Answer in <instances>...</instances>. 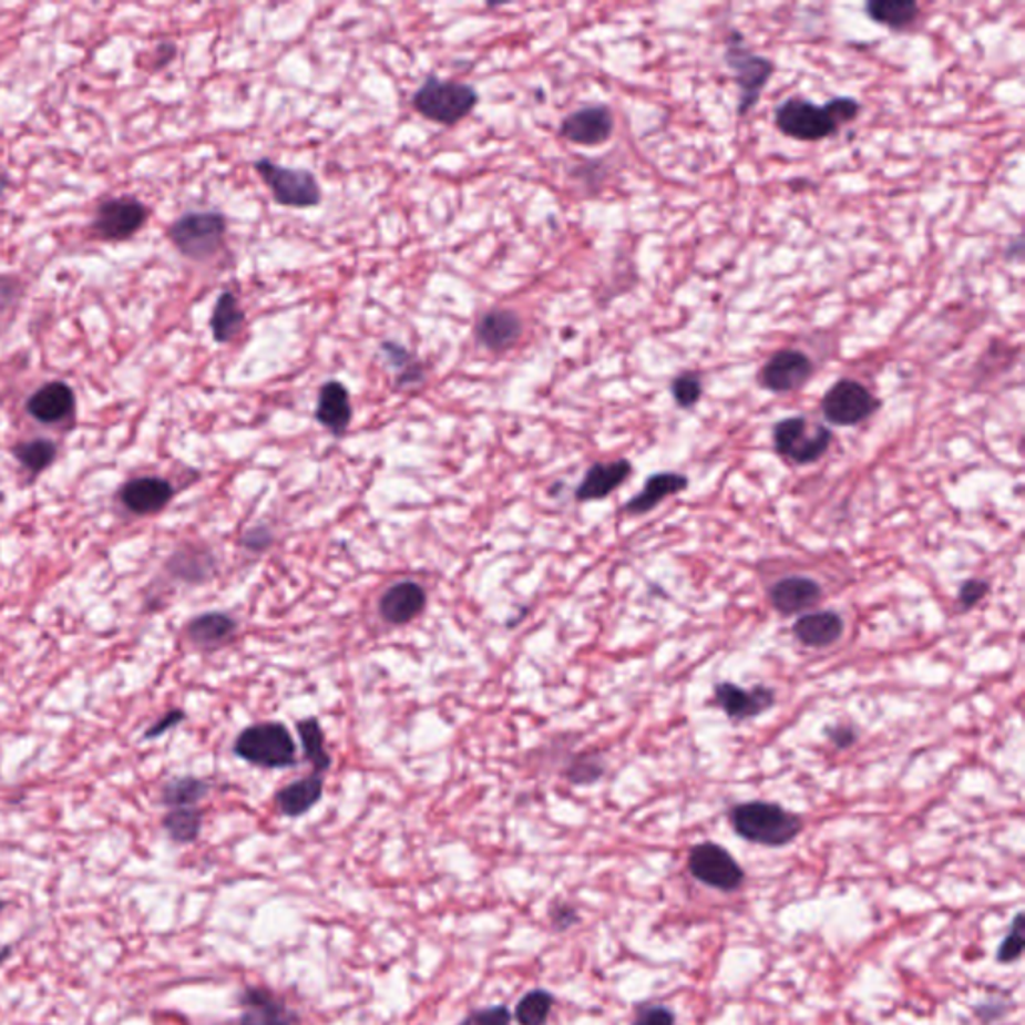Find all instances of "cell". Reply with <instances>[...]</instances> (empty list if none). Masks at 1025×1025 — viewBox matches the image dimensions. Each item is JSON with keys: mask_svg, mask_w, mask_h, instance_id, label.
Returning a JSON list of instances; mask_svg holds the SVG:
<instances>
[{"mask_svg": "<svg viewBox=\"0 0 1025 1025\" xmlns=\"http://www.w3.org/2000/svg\"><path fill=\"white\" fill-rule=\"evenodd\" d=\"M687 870L699 883L724 893H734L746 881V871L739 861L724 845L714 841H704L691 848Z\"/></svg>", "mask_w": 1025, "mask_h": 1025, "instance_id": "30bf717a", "label": "cell"}, {"mask_svg": "<svg viewBox=\"0 0 1025 1025\" xmlns=\"http://www.w3.org/2000/svg\"><path fill=\"white\" fill-rule=\"evenodd\" d=\"M511 1022L513 1015L509 1012L508 1005H491L471 1012L459 1025H511Z\"/></svg>", "mask_w": 1025, "mask_h": 1025, "instance_id": "f35d334b", "label": "cell"}, {"mask_svg": "<svg viewBox=\"0 0 1025 1025\" xmlns=\"http://www.w3.org/2000/svg\"><path fill=\"white\" fill-rule=\"evenodd\" d=\"M183 717H185L183 711H171V714L166 715L165 719H163L158 726L153 727V731H148V737H155L158 736V734H165L168 727L176 726L178 721H183Z\"/></svg>", "mask_w": 1025, "mask_h": 1025, "instance_id": "bcb514c9", "label": "cell"}, {"mask_svg": "<svg viewBox=\"0 0 1025 1025\" xmlns=\"http://www.w3.org/2000/svg\"><path fill=\"white\" fill-rule=\"evenodd\" d=\"M1025 947V927H1024V913H1015L1014 922H1012V927L1009 932L1005 935L1002 943H1000V950H997V962L1000 963H1014L1022 957Z\"/></svg>", "mask_w": 1025, "mask_h": 1025, "instance_id": "8d00e7d4", "label": "cell"}, {"mask_svg": "<svg viewBox=\"0 0 1025 1025\" xmlns=\"http://www.w3.org/2000/svg\"><path fill=\"white\" fill-rule=\"evenodd\" d=\"M715 704L724 709V714L731 721H747L756 719L761 715L771 711L777 704V695L771 687L767 685H756L751 689L739 687L731 681H721L715 685L714 689Z\"/></svg>", "mask_w": 1025, "mask_h": 1025, "instance_id": "5bb4252c", "label": "cell"}, {"mask_svg": "<svg viewBox=\"0 0 1025 1025\" xmlns=\"http://www.w3.org/2000/svg\"><path fill=\"white\" fill-rule=\"evenodd\" d=\"M11 945H4V947H0V965H4V963L9 962V960H11Z\"/></svg>", "mask_w": 1025, "mask_h": 1025, "instance_id": "7dc6e473", "label": "cell"}, {"mask_svg": "<svg viewBox=\"0 0 1025 1025\" xmlns=\"http://www.w3.org/2000/svg\"><path fill=\"white\" fill-rule=\"evenodd\" d=\"M322 791H325V776L309 773L280 788L275 796V803L285 818H300L309 813L321 801Z\"/></svg>", "mask_w": 1025, "mask_h": 1025, "instance_id": "cb8c5ba5", "label": "cell"}, {"mask_svg": "<svg viewBox=\"0 0 1025 1025\" xmlns=\"http://www.w3.org/2000/svg\"><path fill=\"white\" fill-rule=\"evenodd\" d=\"M729 823L737 836L763 848H786L803 831L798 813L773 801H746L729 809Z\"/></svg>", "mask_w": 1025, "mask_h": 1025, "instance_id": "6da1fadb", "label": "cell"}, {"mask_svg": "<svg viewBox=\"0 0 1025 1025\" xmlns=\"http://www.w3.org/2000/svg\"><path fill=\"white\" fill-rule=\"evenodd\" d=\"M17 297V280L11 277H0V309L14 303Z\"/></svg>", "mask_w": 1025, "mask_h": 1025, "instance_id": "f6af8a7d", "label": "cell"}, {"mask_svg": "<svg viewBox=\"0 0 1025 1025\" xmlns=\"http://www.w3.org/2000/svg\"><path fill=\"white\" fill-rule=\"evenodd\" d=\"M27 411L31 413L32 419L39 423L54 426L69 419L74 411L73 389L63 381H52V383L42 385L37 393H32Z\"/></svg>", "mask_w": 1025, "mask_h": 1025, "instance_id": "603a6c76", "label": "cell"}, {"mask_svg": "<svg viewBox=\"0 0 1025 1025\" xmlns=\"http://www.w3.org/2000/svg\"><path fill=\"white\" fill-rule=\"evenodd\" d=\"M163 828L175 843L187 845L198 839L203 828V813L197 808L171 809L163 819Z\"/></svg>", "mask_w": 1025, "mask_h": 1025, "instance_id": "4dcf8cb0", "label": "cell"}, {"mask_svg": "<svg viewBox=\"0 0 1025 1025\" xmlns=\"http://www.w3.org/2000/svg\"><path fill=\"white\" fill-rule=\"evenodd\" d=\"M9 908V901L0 900V913L4 912Z\"/></svg>", "mask_w": 1025, "mask_h": 1025, "instance_id": "c3c4849f", "label": "cell"}, {"mask_svg": "<svg viewBox=\"0 0 1025 1025\" xmlns=\"http://www.w3.org/2000/svg\"><path fill=\"white\" fill-rule=\"evenodd\" d=\"M833 433L826 426H811L808 417L793 414L777 421L773 427V447L779 457L793 465H813L826 455Z\"/></svg>", "mask_w": 1025, "mask_h": 1025, "instance_id": "52a82bcc", "label": "cell"}, {"mask_svg": "<svg viewBox=\"0 0 1025 1025\" xmlns=\"http://www.w3.org/2000/svg\"><path fill=\"white\" fill-rule=\"evenodd\" d=\"M245 319H247V315L243 311V307L238 305L237 297L230 290H223L218 295L215 307H213L211 322H208L215 342L225 345V342L233 341L240 332V329L245 327Z\"/></svg>", "mask_w": 1025, "mask_h": 1025, "instance_id": "83f0119b", "label": "cell"}, {"mask_svg": "<svg viewBox=\"0 0 1025 1025\" xmlns=\"http://www.w3.org/2000/svg\"><path fill=\"white\" fill-rule=\"evenodd\" d=\"M689 488V476L677 471H662L647 476L642 491L625 503V515L629 517H642L652 513L662 505L665 499L681 495L685 489Z\"/></svg>", "mask_w": 1025, "mask_h": 1025, "instance_id": "ffe728a7", "label": "cell"}, {"mask_svg": "<svg viewBox=\"0 0 1025 1025\" xmlns=\"http://www.w3.org/2000/svg\"><path fill=\"white\" fill-rule=\"evenodd\" d=\"M175 495L173 485L158 476H141L123 488V503L139 515H151L165 508Z\"/></svg>", "mask_w": 1025, "mask_h": 1025, "instance_id": "d4e9b609", "label": "cell"}, {"mask_svg": "<svg viewBox=\"0 0 1025 1025\" xmlns=\"http://www.w3.org/2000/svg\"><path fill=\"white\" fill-rule=\"evenodd\" d=\"M767 599L779 615L791 617L819 605L823 599V587L806 575H789L769 587Z\"/></svg>", "mask_w": 1025, "mask_h": 1025, "instance_id": "2e32d148", "label": "cell"}, {"mask_svg": "<svg viewBox=\"0 0 1025 1025\" xmlns=\"http://www.w3.org/2000/svg\"><path fill=\"white\" fill-rule=\"evenodd\" d=\"M871 21L890 31H908L920 19V4L913 0H871L865 4Z\"/></svg>", "mask_w": 1025, "mask_h": 1025, "instance_id": "f1b7e54d", "label": "cell"}, {"mask_svg": "<svg viewBox=\"0 0 1025 1025\" xmlns=\"http://www.w3.org/2000/svg\"><path fill=\"white\" fill-rule=\"evenodd\" d=\"M881 401L855 379H839L821 399V413L836 427H855L880 411Z\"/></svg>", "mask_w": 1025, "mask_h": 1025, "instance_id": "9c48e42d", "label": "cell"}, {"mask_svg": "<svg viewBox=\"0 0 1025 1025\" xmlns=\"http://www.w3.org/2000/svg\"><path fill=\"white\" fill-rule=\"evenodd\" d=\"M255 171L280 207L312 208L321 205V185L311 171L277 165L267 156L255 161Z\"/></svg>", "mask_w": 1025, "mask_h": 1025, "instance_id": "8992f818", "label": "cell"}, {"mask_svg": "<svg viewBox=\"0 0 1025 1025\" xmlns=\"http://www.w3.org/2000/svg\"><path fill=\"white\" fill-rule=\"evenodd\" d=\"M555 997L547 990H531L517 1002L513 1017L519 1025H545L550 1019Z\"/></svg>", "mask_w": 1025, "mask_h": 1025, "instance_id": "d6a6232c", "label": "cell"}, {"mask_svg": "<svg viewBox=\"0 0 1025 1025\" xmlns=\"http://www.w3.org/2000/svg\"><path fill=\"white\" fill-rule=\"evenodd\" d=\"M379 352H381L387 367L394 373V389L397 391L426 383V365L414 352L403 347L401 342L383 341L379 347Z\"/></svg>", "mask_w": 1025, "mask_h": 1025, "instance_id": "4316f807", "label": "cell"}, {"mask_svg": "<svg viewBox=\"0 0 1025 1025\" xmlns=\"http://www.w3.org/2000/svg\"><path fill=\"white\" fill-rule=\"evenodd\" d=\"M315 419L337 439L349 431L352 421V404L347 385L335 381V379L321 385L319 397H317Z\"/></svg>", "mask_w": 1025, "mask_h": 1025, "instance_id": "44dd1931", "label": "cell"}, {"mask_svg": "<svg viewBox=\"0 0 1025 1025\" xmlns=\"http://www.w3.org/2000/svg\"><path fill=\"white\" fill-rule=\"evenodd\" d=\"M235 756L263 769H285L297 763V744L287 726L265 721L245 727L233 746Z\"/></svg>", "mask_w": 1025, "mask_h": 1025, "instance_id": "277c9868", "label": "cell"}, {"mask_svg": "<svg viewBox=\"0 0 1025 1025\" xmlns=\"http://www.w3.org/2000/svg\"><path fill=\"white\" fill-rule=\"evenodd\" d=\"M208 783L197 777H181L166 783L163 803L168 808H195L201 799L207 798Z\"/></svg>", "mask_w": 1025, "mask_h": 1025, "instance_id": "1f68e13d", "label": "cell"}, {"mask_svg": "<svg viewBox=\"0 0 1025 1025\" xmlns=\"http://www.w3.org/2000/svg\"><path fill=\"white\" fill-rule=\"evenodd\" d=\"M238 1005L243 1014L238 1025H297L299 1015L289 1005L265 987H245L238 994Z\"/></svg>", "mask_w": 1025, "mask_h": 1025, "instance_id": "9a60e30c", "label": "cell"}, {"mask_svg": "<svg viewBox=\"0 0 1025 1025\" xmlns=\"http://www.w3.org/2000/svg\"><path fill=\"white\" fill-rule=\"evenodd\" d=\"M414 111L437 125L455 126L465 121L479 104V94L471 84L443 81L429 76L411 99Z\"/></svg>", "mask_w": 1025, "mask_h": 1025, "instance_id": "7a4b0ae2", "label": "cell"}, {"mask_svg": "<svg viewBox=\"0 0 1025 1025\" xmlns=\"http://www.w3.org/2000/svg\"><path fill=\"white\" fill-rule=\"evenodd\" d=\"M580 923V913L570 903H557L551 908V925L555 932H565Z\"/></svg>", "mask_w": 1025, "mask_h": 1025, "instance_id": "ee69618b", "label": "cell"}, {"mask_svg": "<svg viewBox=\"0 0 1025 1025\" xmlns=\"http://www.w3.org/2000/svg\"><path fill=\"white\" fill-rule=\"evenodd\" d=\"M615 131V116L605 104H590L567 114L561 121L560 135L573 145H605Z\"/></svg>", "mask_w": 1025, "mask_h": 1025, "instance_id": "4fadbf2b", "label": "cell"}, {"mask_svg": "<svg viewBox=\"0 0 1025 1025\" xmlns=\"http://www.w3.org/2000/svg\"><path fill=\"white\" fill-rule=\"evenodd\" d=\"M275 541V533L270 531L269 527L265 525H257V527L249 529L245 535H243V545L245 550L253 551V553H263V551L269 550Z\"/></svg>", "mask_w": 1025, "mask_h": 1025, "instance_id": "7bdbcfd3", "label": "cell"}, {"mask_svg": "<svg viewBox=\"0 0 1025 1025\" xmlns=\"http://www.w3.org/2000/svg\"><path fill=\"white\" fill-rule=\"evenodd\" d=\"M148 208L133 197L109 198L96 208L93 227L104 240H126L145 227Z\"/></svg>", "mask_w": 1025, "mask_h": 1025, "instance_id": "7c38bea8", "label": "cell"}, {"mask_svg": "<svg viewBox=\"0 0 1025 1025\" xmlns=\"http://www.w3.org/2000/svg\"><path fill=\"white\" fill-rule=\"evenodd\" d=\"M816 373V363L798 349H781L767 359L759 371V385L769 393H793L803 389Z\"/></svg>", "mask_w": 1025, "mask_h": 1025, "instance_id": "8fae6325", "label": "cell"}, {"mask_svg": "<svg viewBox=\"0 0 1025 1025\" xmlns=\"http://www.w3.org/2000/svg\"><path fill=\"white\" fill-rule=\"evenodd\" d=\"M672 397L679 409H694L704 397V381L701 375L695 371H684L672 381Z\"/></svg>", "mask_w": 1025, "mask_h": 1025, "instance_id": "d590c367", "label": "cell"}, {"mask_svg": "<svg viewBox=\"0 0 1025 1025\" xmlns=\"http://www.w3.org/2000/svg\"><path fill=\"white\" fill-rule=\"evenodd\" d=\"M227 235V218L218 211H195L176 218L168 237L176 250L191 260H208L217 255Z\"/></svg>", "mask_w": 1025, "mask_h": 1025, "instance_id": "5b68a950", "label": "cell"}, {"mask_svg": "<svg viewBox=\"0 0 1025 1025\" xmlns=\"http://www.w3.org/2000/svg\"><path fill=\"white\" fill-rule=\"evenodd\" d=\"M826 737L836 749L845 751L860 741V729L853 724H836V726L826 727Z\"/></svg>", "mask_w": 1025, "mask_h": 1025, "instance_id": "ab89813d", "label": "cell"}, {"mask_svg": "<svg viewBox=\"0 0 1025 1025\" xmlns=\"http://www.w3.org/2000/svg\"><path fill=\"white\" fill-rule=\"evenodd\" d=\"M990 583L984 580L963 581L957 590V603L963 612H972L982 601L990 595Z\"/></svg>", "mask_w": 1025, "mask_h": 1025, "instance_id": "74e56055", "label": "cell"}, {"mask_svg": "<svg viewBox=\"0 0 1025 1025\" xmlns=\"http://www.w3.org/2000/svg\"><path fill=\"white\" fill-rule=\"evenodd\" d=\"M633 1025H675V1014L665 1005H643L637 1009Z\"/></svg>", "mask_w": 1025, "mask_h": 1025, "instance_id": "b9f144b4", "label": "cell"}, {"mask_svg": "<svg viewBox=\"0 0 1025 1025\" xmlns=\"http://www.w3.org/2000/svg\"><path fill=\"white\" fill-rule=\"evenodd\" d=\"M237 629L238 623L227 613L208 612L188 623L187 637L198 649H217L227 645Z\"/></svg>", "mask_w": 1025, "mask_h": 1025, "instance_id": "484cf974", "label": "cell"}, {"mask_svg": "<svg viewBox=\"0 0 1025 1025\" xmlns=\"http://www.w3.org/2000/svg\"><path fill=\"white\" fill-rule=\"evenodd\" d=\"M633 475V463L629 459H615L607 463H593L585 471L580 485L575 489V499L580 503L603 501L622 488L625 481Z\"/></svg>", "mask_w": 1025, "mask_h": 1025, "instance_id": "ac0fdd59", "label": "cell"}, {"mask_svg": "<svg viewBox=\"0 0 1025 1025\" xmlns=\"http://www.w3.org/2000/svg\"><path fill=\"white\" fill-rule=\"evenodd\" d=\"M776 126L781 135L801 143H818L838 135L841 129L829 111L828 103H811L803 96H791L777 106Z\"/></svg>", "mask_w": 1025, "mask_h": 1025, "instance_id": "ba28073f", "label": "cell"}, {"mask_svg": "<svg viewBox=\"0 0 1025 1025\" xmlns=\"http://www.w3.org/2000/svg\"><path fill=\"white\" fill-rule=\"evenodd\" d=\"M607 763L599 754H581L573 757L570 767L565 769V779L573 786H593L605 776Z\"/></svg>", "mask_w": 1025, "mask_h": 1025, "instance_id": "836d02e7", "label": "cell"}, {"mask_svg": "<svg viewBox=\"0 0 1025 1025\" xmlns=\"http://www.w3.org/2000/svg\"><path fill=\"white\" fill-rule=\"evenodd\" d=\"M845 622L838 612L806 613L793 623V637L809 649H826L843 637Z\"/></svg>", "mask_w": 1025, "mask_h": 1025, "instance_id": "7402d4cb", "label": "cell"}, {"mask_svg": "<svg viewBox=\"0 0 1025 1025\" xmlns=\"http://www.w3.org/2000/svg\"><path fill=\"white\" fill-rule=\"evenodd\" d=\"M427 591L417 581H397L379 599V615L385 623L401 627L426 612Z\"/></svg>", "mask_w": 1025, "mask_h": 1025, "instance_id": "e0dca14e", "label": "cell"}, {"mask_svg": "<svg viewBox=\"0 0 1025 1025\" xmlns=\"http://www.w3.org/2000/svg\"><path fill=\"white\" fill-rule=\"evenodd\" d=\"M14 455L22 465L31 469L32 473H41L42 469H47L54 461L57 445L49 439H34L14 447Z\"/></svg>", "mask_w": 1025, "mask_h": 1025, "instance_id": "e575fe53", "label": "cell"}, {"mask_svg": "<svg viewBox=\"0 0 1025 1025\" xmlns=\"http://www.w3.org/2000/svg\"><path fill=\"white\" fill-rule=\"evenodd\" d=\"M523 335V321L511 309L483 312L475 325V341L491 352H505L517 345Z\"/></svg>", "mask_w": 1025, "mask_h": 1025, "instance_id": "d6986e66", "label": "cell"}, {"mask_svg": "<svg viewBox=\"0 0 1025 1025\" xmlns=\"http://www.w3.org/2000/svg\"><path fill=\"white\" fill-rule=\"evenodd\" d=\"M724 61H726L729 73L734 74L737 89H739L737 114L746 116L759 103L767 83L776 73V63L769 61L767 57L757 54L754 49H749L744 34L739 31H731V34L727 37Z\"/></svg>", "mask_w": 1025, "mask_h": 1025, "instance_id": "3957f363", "label": "cell"}, {"mask_svg": "<svg viewBox=\"0 0 1025 1025\" xmlns=\"http://www.w3.org/2000/svg\"><path fill=\"white\" fill-rule=\"evenodd\" d=\"M828 106L839 126L853 123L861 113V104L851 96H836V99L828 101Z\"/></svg>", "mask_w": 1025, "mask_h": 1025, "instance_id": "60d3db41", "label": "cell"}, {"mask_svg": "<svg viewBox=\"0 0 1025 1025\" xmlns=\"http://www.w3.org/2000/svg\"><path fill=\"white\" fill-rule=\"evenodd\" d=\"M297 731H299L300 746H303L305 757L312 766V773L325 776L331 769L332 759L331 754L325 747V734H322L319 719L317 717L300 719L299 724H297Z\"/></svg>", "mask_w": 1025, "mask_h": 1025, "instance_id": "f546056e", "label": "cell"}]
</instances>
